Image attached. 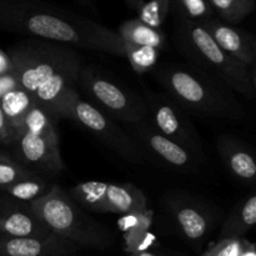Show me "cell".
Returning <instances> with one entry per match:
<instances>
[{
  "mask_svg": "<svg viewBox=\"0 0 256 256\" xmlns=\"http://www.w3.org/2000/svg\"><path fill=\"white\" fill-rule=\"evenodd\" d=\"M12 145L18 158L16 162L28 169L36 168L50 172H59L65 169L56 129L39 134L18 130Z\"/></svg>",
  "mask_w": 256,
  "mask_h": 256,
  "instance_id": "cell-10",
  "label": "cell"
},
{
  "mask_svg": "<svg viewBox=\"0 0 256 256\" xmlns=\"http://www.w3.org/2000/svg\"><path fill=\"white\" fill-rule=\"evenodd\" d=\"M76 204L96 212L136 214L146 210L144 192L132 184L85 182L68 192Z\"/></svg>",
  "mask_w": 256,
  "mask_h": 256,
  "instance_id": "cell-8",
  "label": "cell"
},
{
  "mask_svg": "<svg viewBox=\"0 0 256 256\" xmlns=\"http://www.w3.org/2000/svg\"><path fill=\"white\" fill-rule=\"evenodd\" d=\"M0 30L124 58L116 32L40 0H0Z\"/></svg>",
  "mask_w": 256,
  "mask_h": 256,
  "instance_id": "cell-1",
  "label": "cell"
},
{
  "mask_svg": "<svg viewBox=\"0 0 256 256\" xmlns=\"http://www.w3.org/2000/svg\"><path fill=\"white\" fill-rule=\"evenodd\" d=\"M22 88L19 80L15 76L14 72H9V74L0 75V100L8 94V92H12L15 89Z\"/></svg>",
  "mask_w": 256,
  "mask_h": 256,
  "instance_id": "cell-29",
  "label": "cell"
},
{
  "mask_svg": "<svg viewBox=\"0 0 256 256\" xmlns=\"http://www.w3.org/2000/svg\"><path fill=\"white\" fill-rule=\"evenodd\" d=\"M36 174L16 160L0 154V189Z\"/></svg>",
  "mask_w": 256,
  "mask_h": 256,
  "instance_id": "cell-26",
  "label": "cell"
},
{
  "mask_svg": "<svg viewBox=\"0 0 256 256\" xmlns=\"http://www.w3.org/2000/svg\"><path fill=\"white\" fill-rule=\"evenodd\" d=\"M130 132L134 142L142 148L146 155L158 158L166 166L179 172H192L198 168L202 160L192 152L179 146L164 135L160 134L149 120L144 119L136 124H129Z\"/></svg>",
  "mask_w": 256,
  "mask_h": 256,
  "instance_id": "cell-11",
  "label": "cell"
},
{
  "mask_svg": "<svg viewBox=\"0 0 256 256\" xmlns=\"http://www.w3.org/2000/svg\"><path fill=\"white\" fill-rule=\"evenodd\" d=\"M245 239L242 238H229L222 239L212 245L202 256H239L244 246Z\"/></svg>",
  "mask_w": 256,
  "mask_h": 256,
  "instance_id": "cell-27",
  "label": "cell"
},
{
  "mask_svg": "<svg viewBox=\"0 0 256 256\" xmlns=\"http://www.w3.org/2000/svg\"><path fill=\"white\" fill-rule=\"evenodd\" d=\"M78 2H79L82 6H90V5H92L94 0H78Z\"/></svg>",
  "mask_w": 256,
  "mask_h": 256,
  "instance_id": "cell-34",
  "label": "cell"
},
{
  "mask_svg": "<svg viewBox=\"0 0 256 256\" xmlns=\"http://www.w3.org/2000/svg\"><path fill=\"white\" fill-rule=\"evenodd\" d=\"M35 102H36V99L34 94L26 92L22 88H19V89L8 92L0 100V106L12 126L18 130L22 125L25 116Z\"/></svg>",
  "mask_w": 256,
  "mask_h": 256,
  "instance_id": "cell-20",
  "label": "cell"
},
{
  "mask_svg": "<svg viewBox=\"0 0 256 256\" xmlns=\"http://www.w3.org/2000/svg\"><path fill=\"white\" fill-rule=\"evenodd\" d=\"M200 24L224 52L256 70V42L250 32L215 18Z\"/></svg>",
  "mask_w": 256,
  "mask_h": 256,
  "instance_id": "cell-13",
  "label": "cell"
},
{
  "mask_svg": "<svg viewBox=\"0 0 256 256\" xmlns=\"http://www.w3.org/2000/svg\"><path fill=\"white\" fill-rule=\"evenodd\" d=\"M214 14L229 25L242 22L255 10V0H208Z\"/></svg>",
  "mask_w": 256,
  "mask_h": 256,
  "instance_id": "cell-22",
  "label": "cell"
},
{
  "mask_svg": "<svg viewBox=\"0 0 256 256\" xmlns=\"http://www.w3.org/2000/svg\"><path fill=\"white\" fill-rule=\"evenodd\" d=\"M124 58H126L132 68L138 74H145L154 69L159 60L160 50L150 46H138L124 42Z\"/></svg>",
  "mask_w": 256,
  "mask_h": 256,
  "instance_id": "cell-23",
  "label": "cell"
},
{
  "mask_svg": "<svg viewBox=\"0 0 256 256\" xmlns=\"http://www.w3.org/2000/svg\"><path fill=\"white\" fill-rule=\"evenodd\" d=\"M124 2L130 8V9L138 12V10L142 8V5L144 4V0H124Z\"/></svg>",
  "mask_w": 256,
  "mask_h": 256,
  "instance_id": "cell-32",
  "label": "cell"
},
{
  "mask_svg": "<svg viewBox=\"0 0 256 256\" xmlns=\"http://www.w3.org/2000/svg\"><path fill=\"white\" fill-rule=\"evenodd\" d=\"M82 65H84L82 64V58L69 62L65 66H62L59 72H55L49 80H46L35 92L34 96L36 102L54 118L56 108L59 106L62 100L72 89H76L78 78H79V72Z\"/></svg>",
  "mask_w": 256,
  "mask_h": 256,
  "instance_id": "cell-15",
  "label": "cell"
},
{
  "mask_svg": "<svg viewBox=\"0 0 256 256\" xmlns=\"http://www.w3.org/2000/svg\"><path fill=\"white\" fill-rule=\"evenodd\" d=\"M218 150L229 172L245 182H252L256 178V162L250 150L234 138L222 136Z\"/></svg>",
  "mask_w": 256,
  "mask_h": 256,
  "instance_id": "cell-17",
  "label": "cell"
},
{
  "mask_svg": "<svg viewBox=\"0 0 256 256\" xmlns=\"http://www.w3.org/2000/svg\"><path fill=\"white\" fill-rule=\"evenodd\" d=\"M169 212H172L180 232L192 242L202 240L208 234L212 224L209 212L198 202L188 199L170 200Z\"/></svg>",
  "mask_w": 256,
  "mask_h": 256,
  "instance_id": "cell-16",
  "label": "cell"
},
{
  "mask_svg": "<svg viewBox=\"0 0 256 256\" xmlns=\"http://www.w3.org/2000/svg\"><path fill=\"white\" fill-rule=\"evenodd\" d=\"M178 12V18L190 22H204L214 18V12L208 0H172Z\"/></svg>",
  "mask_w": 256,
  "mask_h": 256,
  "instance_id": "cell-24",
  "label": "cell"
},
{
  "mask_svg": "<svg viewBox=\"0 0 256 256\" xmlns=\"http://www.w3.org/2000/svg\"><path fill=\"white\" fill-rule=\"evenodd\" d=\"M174 42L180 54L202 75L236 92L245 99H255V69L224 52L200 22L178 18Z\"/></svg>",
  "mask_w": 256,
  "mask_h": 256,
  "instance_id": "cell-2",
  "label": "cell"
},
{
  "mask_svg": "<svg viewBox=\"0 0 256 256\" xmlns=\"http://www.w3.org/2000/svg\"><path fill=\"white\" fill-rule=\"evenodd\" d=\"M8 55L22 88L32 94L62 66L82 58L68 45L42 39L20 42Z\"/></svg>",
  "mask_w": 256,
  "mask_h": 256,
  "instance_id": "cell-6",
  "label": "cell"
},
{
  "mask_svg": "<svg viewBox=\"0 0 256 256\" xmlns=\"http://www.w3.org/2000/svg\"><path fill=\"white\" fill-rule=\"evenodd\" d=\"M9 72H14L12 60L6 52L0 49V75L9 74Z\"/></svg>",
  "mask_w": 256,
  "mask_h": 256,
  "instance_id": "cell-30",
  "label": "cell"
},
{
  "mask_svg": "<svg viewBox=\"0 0 256 256\" xmlns=\"http://www.w3.org/2000/svg\"><path fill=\"white\" fill-rule=\"evenodd\" d=\"M18 135V130L12 126L0 106V144L12 145Z\"/></svg>",
  "mask_w": 256,
  "mask_h": 256,
  "instance_id": "cell-28",
  "label": "cell"
},
{
  "mask_svg": "<svg viewBox=\"0 0 256 256\" xmlns=\"http://www.w3.org/2000/svg\"><path fill=\"white\" fill-rule=\"evenodd\" d=\"M144 102L148 109V120L160 134L200 160L204 159L202 138L179 105L162 94H149Z\"/></svg>",
  "mask_w": 256,
  "mask_h": 256,
  "instance_id": "cell-9",
  "label": "cell"
},
{
  "mask_svg": "<svg viewBox=\"0 0 256 256\" xmlns=\"http://www.w3.org/2000/svg\"><path fill=\"white\" fill-rule=\"evenodd\" d=\"M28 204L52 234L78 248L106 249L114 242L109 228L88 215L59 185H54L46 195Z\"/></svg>",
  "mask_w": 256,
  "mask_h": 256,
  "instance_id": "cell-4",
  "label": "cell"
},
{
  "mask_svg": "<svg viewBox=\"0 0 256 256\" xmlns=\"http://www.w3.org/2000/svg\"><path fill=\"white\" fill-rule=\"evenodd\" d=\"M130 256H156V255L152 254V252H148V250H142V252H132V255H130Z\"/></svg>",
  "mask_w": 256,
  "mask_h": 256,
  "instance_id": "cell-33",
  "label": "cell"
},
{
  "mask_svg": "<svg viewBox=\"0 0 256 256\" xmlns=\"http://www.w3.org/2000/svg\"><path fill=\"white\" fill-rule=\"evenodd\" d=\"M52 186L54 185L50 182H48L46 179H44L40 175L34 174L32 176L19 180V182H14V184L9 185V186L4 188L2 190L6 192L12 199L19 200V202H30L46 195L52 190Z\"/></svg>",
  "mask_w": 256,
  "mask_h": 256,
  "instance_id": "cell-21",
  "label": "cell"
},
{
  "mask_svg": "<svg viewBox=\"0 0 256 256\" xmlns=\"http://www.w3.org/2000/svg\"><path fill=\"white\" fill-rule=\"evenodd\" d=\"M76 252V245L52 232L26 238L0 235V256H72Z\"/></svg>",
  "mask_w": 256,
  "mask_h": 256,
  "instance_id": "cell-12",
  "label": "cell"
},
{
  "mask_svg": "<svg viewBox=\"0 0 256 256\" xmlns=\"http://www.w3.org/2000/svg\"><path fill=\"white\" fill-rule=\"evenodd\" d=\"M116 34L126 44L150 46L158 50H162L166 42V38L162 30L144 24L138 18L125 20L116 30Z\"/></svg>",
  "mask_w": 256,
  "mask_h": 256,
  "instance_id": "cell-18",
  "label": "cell"
},
{
  "mask_svg": "<svg viewBox=\"0 0 256 256\" xmlns=\"http://www.w3.org/2000/svg\"><path fill=\"white\" fill-rule=\"evenodd\" d=\"M76 86L92 100V104L110 118L126 124H136L148 118L144 99L135 96L128 90L100 75L94 68L80 69Z\"/></svg>",
  "mask_w": 256,
  "mask_h": 256,
  "instance_id": "cell-7",
  "label": "cell"
},
{
  "mask_svg": "<svg viewBox=\"0 0 256 256\" xmlns=\"http://www.w3.org/2000/svg\"><path fill=\"white\" fill-rule=\"evenodd\" d=\"M172 8V0H148L138 10V19L149 26L160 29Z\"/></svg>",
  "mask_w": 256,
  "mask_h": 256,
  "instance_id": "cell-25",
  "label": "cell"
},
{
  "mask_svg": "<svg viewBox=\"0 0 256 256\" xmlns=\"http://www.w3.org/2000/svg\"><path fill=\"white\" fill-rule=\"evenodd\" d=\"M56 120L70 119L92 132L100 142L122 158L138 165L148 162V155L134 142L132 135L116 124L90 102L82 100L76 89H72L56 108Z\"/></svg>",
  "mask_w": 256,
  "mask_h": 256,
  "instance_id": "cell-5",
  "label": "cell"
},
{
  "mask_svg": "<svg viewBox=\"0 0 256 256\" xmlns=\"http://www.w3.org/2000/svg\"><path fill=\"white\" fill-rule=\"evenodd\" d=\"M155 78L168 96L184 112L194 115L240 119L242 104L222 85L202 74L174 65L155 69Z\"/></svg>",
  "mask_w": 256,
  "mask_h": 256,
  "instance_id": "cell-3",
  "label": "cell"
},
{
  "mask_svg": "<svg viewBox=\"0 0 256 256\" xmlns=\"http://www.w3.org/2000/svg\"><path fill=\"white\" fill-rule=\"evenodd\" d=\"M50 232L28 202L12 198L0 199V235L26 238L48 235Z\"/></svg>",
  "mask_w": 256,
  "mask_h": 256,
  "instance_id": "cell-14",
  "label": "cell"
},
{
  "mask_svg": "<svg viewBox=\"0 0 256 256\" xmlns=\"http://www.w3.org/2000/svg\"><path fill=\"white\" fill-rule=\"evenodd\" d=\"M256 222V196L246 198L238 204L228 215L222 225L220 238H242L254 228Z\"/></svg>",
  "mask_w": 256,
  "mask_h": 256,
  "instance_id": "cell-19",
  "label": "cell"
},
{
  "mask_svg": "<svg viewBox=\"0 0 256 256\" xmlns=\"http://www.w3.org/2000/svg\"><path fill=\"white\" fill-rule=\"evenodd\" d=\"M239 256H256V250L255 245L249 242L248 240H245L244 246H242V252H240Z\"/></svg>",
  "mask_w": 256,
  "mask_h": 256,
  "instance_id": "cell-31",
  "label": "cell"
}]
</instances>
